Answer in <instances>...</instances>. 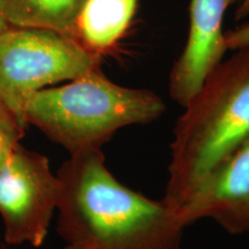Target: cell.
Here are the masks:
<instances>
[{
  "label": "cell",
  "instance_id": "obj_8",
  "mask_svg": "<svg viewBox=\"0 0 249 249\" xmlns=\"http://www.w3.org/2000/svg\"><path fill=\"white\" fill-rule=\"evenodd\" d=\"M138 0H87L76 26V40L92 53L111 51L128 29Z\"/></svg>",
  "mask_w": 249,
  "mask_h": 249
},
{
  "label": "cell",
  "instance_id": "obj_11",
  "mask_svg": "<svg viewBox=\"0 0 249 249\" xmlns=\"http://www.w3.org/2000/svg\"><path fill=\"white\" fill-rule=\"evenodd\" d=\"M224 40L227 50H235L249 46V23H245L236 29L224 34Z\"/></svg>",
  "mask_w": 249,
  "mask_h": 249
},
{
  "label": "cell",
  "instance_id": "obj_4",
  "mask_svg": "<svg viewBox=\"0 0 249 249\" xmlns=\"http://www.w3.org/2000/svg\"><path fill=\"white\" fill-rule=\"evenodd\" d=\"M101 55L55 31L8 27L0 33V101L24 126L31 95L99 67Z\"/></svg>",
  "mask_w": 249,
  "mask_h": 249
},
{
  "label": "cell",
  "instance_id": "obj_7",
  "mask_svg": "<svg viewBox=\"0 0 249 249\" xmlns=\"http://www.w3.org/2000/svg\"><path fill=\"white\" fill-rule=\"evenodd\" d=\"M235 0H192L189 34L170 73L171 98L185 107L227 51L223 18Z\"/></svg>",
  "mask_w": 249,
  "mask_h": 249
},
{
  "label": "cell",
  "instance_id": "obj_10",
  "mask_svg": "<svg viewBox=\"0 0 249 249\" xmlns=\"http://www.w3.org/2000/svg\"><path fill=\"white\" fill-rule=\"evenodd\" d=\"M27 126L0 101V167L20 144Z\"/></svg>",
  "mask_w": 249,
  "mask_h": 249
},
{
  "label": "cell",
  "instance_id": "obj_6",
  "mask_svg": "<svg viewBox=\"0 0 249 249\" xmlns=\"http://www.w3.org/2000/svg\"><path fill=\"white\" fill-rule=\"evenodd\" d=\"M186 226L204 218L232 235H249V140L227 157L179 209Z\"/></svg>",
  "mask_w": 249,
  "mask_h": 249
},
{
  "label": "cell",
  "instance_id": "obj_3",
  "mask_svg": "<svg viewBox=\"0 0 249 249\" xmlns=\"http://www.w3.org/2000/svg\"><path fill=\"white\" fill-rule=\"evenodd\" d=\"M164 111L157 93L117 85L97 67L66 85L36 91L24 105L23 117L74 155L102 150L119 129L150 124Z\"/></svg>",
  "mask_w": 249,
  "mask_h": 249
},
{
  "label": "cell",
  "instance_id": "obj_9",
  "mask_svg": "<svg viewBox=\"0 0 249 249\" xmlns=\"http://www.w3.org/2000/svg\"><path fill=\"white\" fill-rule=\"evenodd\" d=\"M87 0H7L9 27L55 31L76 40L77 20Z\"/></svg>",
  "mask_w": 249,
  "mask_h": 249
},
{
  "label": "cell",
  "instance_id": "obj_14",
  "mask_svg": "<svg viewBox=\"0 0 249 249\" xmlns=\"http://www.w3.org/2000/svg\"><path fill=\"white\" fill-rule=\"evenodd\" d=\"M64 249H74V248H71V247H70V246H66V247H65Z\"/></svg>",
  "mask_w": 249,
  "mask_h": 249
},
{
  "label": "cell",
  "instance_id": "obj_1",
  "mask_svg": "<svg viewBox=\"0 0 249 249\" xmlns=\"http://www.w3.org/2000/svg\"><path fill=\"white\" fill-rule=\"evenodd\" d=\"M57 231L74 249H180L186 225L164 200L123 185L102 150L71 155L57 172Z\"/></svg>",
  "mask_w": 249,
  "mask_h": 249
},
{
  "label": "cell",
  "instance_id": "obj_5",
  "mask_svg": "<svg viewBox=\"0 0 249 249\" xmlns=\"http://www.w3.org/2000/svg\"><path fill=\"white\" fill-rule=\"evenodd\" d=\"M59 180L48 157L18 144L0 167V216L9 245L40 247L57 210Z\"/></svg>",
  "mask_w": 249,
  "mask_h": 249
},
{
  "label": "cell",
  "instance_id": "obj_2",
  "mask_svg": "<svg viewBox=\"0 0 249 249\" xmlns=\"http://www.w3.org/2000/svg\"><path fill=\"white\" fill-rule=\"evenodd\" d=\"M249 140V46L219 62L177 120L164 200L178 210Z\"/></svg>",
  "mask_w": 249,
  "mask_h": 249
},
{
  "label": "cell",
  "instance_id": "obj_12",
  "mask_svg": "<svg viewBox=\"0 0 249 249\" xmlns=\"http://www.w3.org/2000/svg\"><path fill=\"white\" fill-rule=\"evenodd\" d=\"M6 2L7 0H0V33L9 27L6 20Z\"/></svg>",
  "mask_w": 249,
  "mask_h": 249
},
{
  "label": "cell",
  "instance_id": "obj_13",
  "mask_svg": "<svg viewBox=\"0 0 249 249\" xmlns=\"http://www.w3.org/2000/svg\"><path fill=\"white\" fill-rule=\"evenodd\" d=\"M236 15L239 18H246L249 15V0H242L241 5L238 8V12H236Z\"/></svg>",
  "mask_w": 249,
  "mask_h": 249
}]
</instances>
